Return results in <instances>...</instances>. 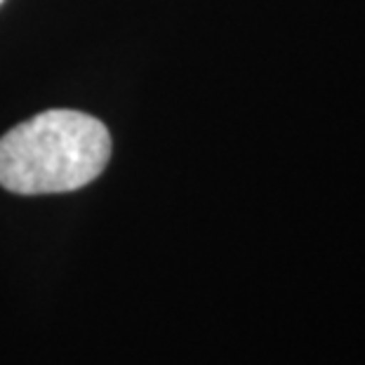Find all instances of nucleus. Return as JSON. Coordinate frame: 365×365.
<instances>
[{
    "label": "nucleus",
    "instance_id": "f257e3e1",
    "mask_svg": "<svg viewBox=\"0 0 365 365\" xmlns=\"http://www.w3.org/2000/svg\"><path fill=\"white\" fill-rule=\"evenodd\" d=\"M108 158L111 135L102 120L52 108L0 139V186L21 196L76 191L97 180Z\"/></svg>",
    "mask_w": 365,
    "mask_h": 365
},
{
    "label": "nucleus",
    "instance_id": "f03ea898",
    "mask_svg": "<svg viewBox=\"0 0 365 365\" xmlns=\"http://www.w3.org/2000/svg\"><path fill=\"white\" fill-rule=\"evenodd\" d=\"M0 3H3V0H0Z\"/></svg>",
    "mask_w": 365,
    "mask_h": 365
}]
</instances>
